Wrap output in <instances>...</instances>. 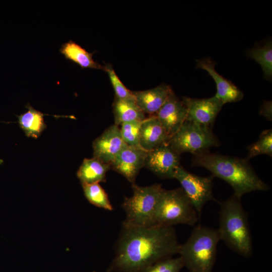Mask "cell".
Segmentation results:
<instances>
[{
    "mask_svg": "<svg viewBox=\"0 0 272 272\" xmlns=\"http://www.w3.org/2000/svg\"><path fill=\"white\" fill-rule=\"evenodd\" d=\"M180 244L172 226L124 227L107 272H142L178 253Z\"/></svg>",
    "mask_w": 272,
    "mask_h": 272,
    "instance_id": "obj_1",
    "label": "cell"
},
{
    "mask_svg": "<svg viewBox=\"0 0 272 272\" xmlns=\"http://www.w3.org/2000/svg\"><path fill=\"white\" fill-rule=\"evenodd\" d=\"M192 166L202 167L214 177H218L232 188L233 195L241 198L253 191H266L268 186L256 174L248 160L209 151L193 155Z\"/></svg>",
    "mask_w": 272,
    "mask_h": 272,
    "instance_id": "obj_2",
    "label": "cell"
},
{
    "mask_svg": "<svg viewBox=\"0 0 272 272\" xmlns=\"http://www.w3.org/2000/svg\"><path fill=\"white\" fill-rule=\"evenodd\" d=\"M219 228L220 239L232 250L245 257L252 253V238L241 198L233 194L220 203Z\"/></svg>",
    "mask_w": 272,
    "mask_h": 272,
    "instance_id": "obj_3",
    "label": "cell"
},
{
    "mask_svg": "<svg viewBox=\"0 0 272 272\" xmlns=\"http://www.w3.org/2000/svg\"><path fill=\"white\" fill-rule=\"evenodd\" d=\"M220 240L217 229L195 226L186 241L180 244L178 254L190 272H212Z\"/></svg>",
    "mask_w": 272,
    "mask_h": 272,
    "instance_id": "obj_4",
    "label": "cell"
},
{
    "mask_svg": "<svg viewBox=\"0 0 272 272\" xmlns=\"http://www.w3.org/2000/svg\"><path fill=\"white\" fill-rule=\"evenodd\" d=\"M133 194L125 197L121 207L126 214L124 227L155 226V214L162 185L156 183L148 186L132 184Z\"/></svg>",
    "mask_w": 272,
    "mask_h": 272,
    "instance_id": "obj_5",
    "label": "cell"
},
{
    "mask_svg": "<svg viewBox=\"0 0 272 272\" xmlns=\"http://www.w3.org/2000/svg\"><path fill=\"white\" fill-rule=\"evenodd\" d=\"M198 218L196 210L181 187L162 189L157 203L155 226L173 227L179 224L194 226Z\"/></svg>",
    "mask_w": 272,
    "mask_h": 272,
    "instance_id": "obj_6",
    "label": "cell"
},
{
    "mask_svg": "<svg viewBox=\"0 0 272 272\" xmlns=\"http://www.w3.org/2000/svg\"><path fill=\"white\" fill-rule=\"evenodd\" d=\"M167 143L180 155L190 153L193 155L220 145L212 128L189 120L183 123Z\"/></svg>",
    "mask_w": 272,
    "mask_h": 272,
    "instance_id": "obj_7",
    "label": "cell"
},
{
    "mask_svg": "<svg viewBox=\"0 0 272 272\" xmlns=\"http://www.w3.org/2000/svg\"><path fill=\"white\" fill-rule=\"evenodd\" d=\"M214 177L199 176L189 173L180 166L175 171L174 178L181 185L186 196L189 199L200 218L202 209L209 201H215L213 187Z\"/></svg>",
    "mask_w": 272,
    "mask_h": 272,
    "instance_id": "obj_8",
    "label": "cell"
},
{
    "mask_svg": "<svg viewBox=\"0 0 272 272\" xmlns=\"http://www.w3.org/2000/svg\"><path fill=\"white\" fill-rule=\"evenodd\" d=\"M180 155L165 143L147 152L144 166L161 179L174 178L180 166Z\"/></svg>",
    "mask_w": 272,
    "mask_h": 272,
    "instance_id": "obj_9",
    "label": "cell"
},
{
    "mask_svg": "<svg viewBox=\"0 0 272 272\" xmlns=\"http://www.w3.org/2000/svg\"><path fill=\"white\" fill-rule=\"evenodd\" d=\"M182 101L187 109L186 120L211 128L224 105L215 96L206 99L183 97Z\"/></svg>",
    "mask_w": 272,
    "mask_h": 272,
    "instance_id": "obj_10",
    "label": "cell"
},
{
    "mask_svg": "<svg viewBox=\"0 0 272 272\" xmlns=\"http://www.w3.org/2000/svg\"><path fill=\"white\" fill-rule=\"evenodd\" d=\"M147 151L126 145L110 164V169L124 176L131 184L144 167Z\"/></svg>",
    "mask_w": 272,
    "mask_h": 272,
    "instance_id": "obj_11",
    "label": "cell"
},
{
    "mask_svg": "<svg viewBox=\"0 0 272 272\" xmlns=\"http://www.w3.org/2000/svg\"><path fill=\"white\" fill-rule=\"evenodd\" d=\"M126 145L121 137L119 126L114 124L107 128L93 141V157L110 165Z\"/></svg>",
    "mask_w": 272,
    "mask_h": 272,
    "instance_id": "obj_12",
    "label": "cell"
},
{
    "mask_svg": "<svg viewBox=\"0 0 272 272\" xmlns=\"http://www.w3.org/2000/svg\"><path fill=\"white\" fill-rule=\"evenodd\" d=\"M156 116L170 138L186 120L187 109L172 91Z\"/></svg>",
    "mask_w": 272,
    "mask_h": 272,
    "instance_id": "obj_13",
    "label": "cell"
},
{
    "mask_svg": "<svg viewBox=\"0 0 272 272\" xmlns=\"http://www.w3.org/2000/svg\"><path fill=\"white\" fill-rule=\"evenodd\" d=\"M197 69L206 71L215 82L217 92L215 96L224 104L241 100L243 93L232 82L219 74L215 70L216 62L210 58L196 60Z\"/></svg>",
    "mask_w": 272,
    "mask_h": 272,
    "instance_id": "obj_14",
    "label": "cell"
},
{
    "mask_svg": "<svg viewBox=\"0 0 272 272\" xmlns=\"http://www.w3.org/2000/svg\"><path fill=\"white\" fill-rule=\"evenodd\" d=\"M170 139L156 115L144 119L141 122L139 143L146 151H151L162 144L168 143Z\"/></svg>",
    "mask_w": 272,
    "mask_h": 272,
    "instance_id": "obj_15",
    "label": "cell"
},
{
    "mask_svg": "<svg viewBox=\"0 0 272 272\" xmlns=\"http://www.w3.org/2000/svg\"><path fill=\"white\" fill-rule=\"evenodd\" d=\"M171 88L165 84L154 88L139 91H132L135 101L144 113L156 114L164 104Z\"/></svg>",
    "mask_w": 272,
    "mask_h": 272,
    "instance_id": "obj_16",
    "label": "cell"
},
{
    "mask_svg": "<svg viewBox=\"0 0 272 272\" xmlns=\"http://www.w3.org/2000/svg\"><path fill=\"white\" fill-rule=\"evenodd\" d=\"M110 166L93 157L85 158L80 166L77 175L82 185L100 183L106 181L107 171Z\"/></svg>",
    "mask_w": 272,
    "mask_h": 272,
    "instance_id": "obj_17",
    "label": "cell"
},
{
    "mask_svg": "<svg viewBox=\"0 0 272 272\" xmlns=\"http://www.w3.org/2000/svg\"><path fill=\"white\" fill-rule=\"evenodd\" d=\"M59 51L66 59L78 64L82 68L104 70V65H101L93 58L94 52H88L72 40L63 43Z\"/></svg>",
    "mask_w": 272,
    "mask_h": 272,
    "instance_id": "obj_18",
    "label": "cell"
},
{
    "mask_svg": "<svg viewBox=\"0 0 272 272\" xmlns=\"http://www.w3.org/2000/svg\"><path fill=\"white\" fill-rule=\"evenodd\" d=\"M112 107L114 124L118 126L123 123L141 121L146 118L135 101L115 97Z\"/></svg>",
    "mask_w": 272,
    "mask_h": 272,
    "instance_id": "obj_19",
    "label": "cell"
},
{
    "mask_svg": "<svg viewBox=\"0 0 272 272\" xmlns=\"http://www.w3.org/2000/svg\"><path fill=\"white\" fill-rule=\"evenodd\" d=\"M26 107L27 111L18 116V123L27 137L37 139L47 127L44 120V114L29 104Z\"/></svg>",
    "mask_w": 272,
    "mask_h": 272,
    "instance_id": "obj_20",
    "label": "cell"
},
{
    "mask_svg": "<svg viewBox=\"0 0 272 272\" xmlns=\"http://www.w3.org/2000/svg\"><path fill=\"white\" fill-rule=\"evenodd\" d=\"M247 55L258 63L264 77L269 81L272 77V44L269 41L264 44L257 45L247 51Z\"/></svg>",
    "mask_w": 272,
    "mask_h": 272,
    "instance_id": "obj_21",
    "label": "cell"
},
{
    "mask_svg": "<svg viewBox=\"0 0 272 272\" xmlns=\"http://www.w3.org/2000/svg\"><path fill=\"white\" fill-rule=\"evenodd\" d=\"M82 185L85 196L90 203L107 211L113 210L107 193L99 183Z\"/></svg>",
    "mask_w": 272,
    "mask_h": 272,
    "instance_id": "obj_22",
    "label": "cell"
},
{
    "mask_svg": "<svg viewBox=\"0 0 272 272\" xmlns=\"http://www.w3.org/2000/svg\"><path fill=\"white\" fill-rule=\"evenodd\" d=\"M248 153L245 159L249 160L256 156L266 154L272 156V130L267 129L263 131L258 140L247 148Z\"/></svg>",
    "mask_w": 272,
    "mask_h": 272,
    "instance_id": "obj_23",
    "label": "cell"
},
{
    "mask_svg": "<svg viewBox=\"0 0 272 272\" xmlns=\"http://www.w3.org/2000/svg\"><path fill=\"white\" fill-rule=\"evenodd\" d=\"M104 71L108 75L115 92V97L122 100L135 101L132 91L124 85L111 65L110 64L104 65Z\"/></svg>",
    "mask_w": 272,
    "mask_h": 272,
    "instance_id": "obj_24",
    "label": "cell"
},
{
    "mask_svg": "<svg viewBox=\"0 0 272 272\" xmlns=\"http://www.w3.org/2000/svg\"><path fill=\"white\" fill-rule=\"evenodd\" d=\"M142 121L123 123L120 125L119 128L121 137L127 146L141 148L139 143V134Z\"/></svg>",
    "mask_w": 272,
    "mask_h": 272,
    "instance_id": "obj_25",
    "label": "cell"
},
{
    "mask_svg": "<svg viewBox=\"0 0 272 272\" xmlns=\"http://www.w3.org/2000/svg\"><path fill=\"white\" fill-rule=\"evenodd\" d=\"M184 266L182 258L169 257L159 261L142 272H180Z\"/></svg>",
    "mask_w": 272,
    "mask_h": 272,
    "instance_id": "obj_26",
    "label": "cell"
},
{
    "mask_svg": "<svg viewBox=\"0 0 272 272\" xmlns=\"http://www.w3.org/2000/svg\"><path fill=\"white\" fill-rule=\"evenodd\" d=\"M261 114L269 120H271V103L266 101L260 111Z\"/></svg>",
    "mask_w": 272,
    "mask_h": 272,
    "instance_id": "obj_27",
    "label": "cell"
},
{
    "mask_svg": "<svg viewBox=\"0 0 272 272\" xmlns=\"http://www.w3.org/2000/svg\"><path fill=\"white\" fill-rule=\"evenodd\" d=\"M93 272H96V271H93Z\"/></svg>",
    "mask_w": 272,
    "mask_h": 272,
    "instance_id": "obj_28",
    "label": "cell"
}]
</instances>
